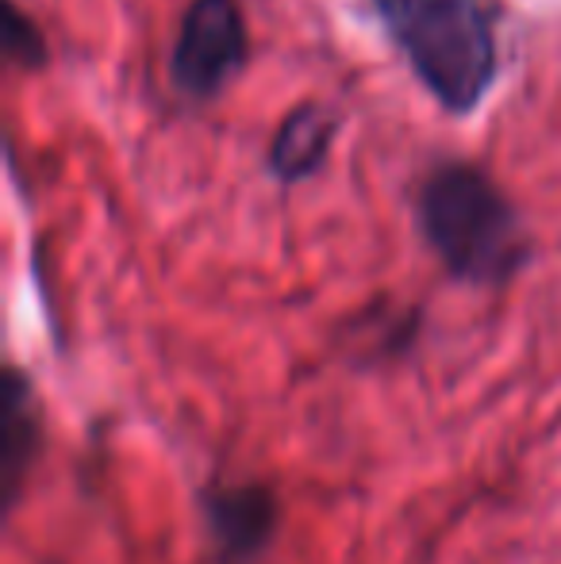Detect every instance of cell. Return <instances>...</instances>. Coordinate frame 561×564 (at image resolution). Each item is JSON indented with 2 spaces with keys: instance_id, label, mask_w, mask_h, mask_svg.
Here are the masks:
<instances>
[{
  "instance_id": "obj_1",
  "label": "cell",
  "mask_w": 561,
  "mask_h": 564,
  "mask_svg": "<svg viewBox=\"0 0 561 564\" xmlns=\"http://www.w3.org/2000/svg\"><path fill=\"white\" fill-rule=\"evenodd\" d=\"M420 227L457 276L493 284L527 258V235L508 196L470 162L439 165L420 188Z\"/></svg>"
},
{
  "instance_id": "obj_3",
  "label": "cell",
  "mask_w": 561,
  "mask_h": 564,
  "mask_svg": "<svg viewBox=\"0 0 561 564\" xmlns=\"http://www.w3.org/2000/svg\"><path fill=\"white\" fill-rule=\"evenodd\" d=\"M247 62L239 0H188L173 39L170 74L185 97H216Z\"/></svg>"
},
{
  "instance_id": "obj_7",
  "label": "cell",
  "mask_w": 561,
  "mask_h": 564,
  "mask_svg": "<svg viewBox=\"0 0 561 564\" xmlns=\"http://www.w3.org/2000/svg\"><path fill=\"white\" fill-rule=\"evenodd\" d=\"M4 15H8V23H4L8 58L23 62V66H31V62H43L46 46H43V35L35 31V23H31L28 15H20V8H15V4H8Z\"/></svg>"
},
{
  "instance_id": "obj_6",
  "label": "cell",
  "mask_w": 561,
  "mask_h": 564,
  "mask_svg": "<svg viewBox=\"0 0 561 564\" xmlns=\"http://www.w3.org/2000/svg\"><path fill=\"white\" fill-rule=\"evenodd\" d=\"M35 403H31V384L23 372H8L4 388V431H0V453H4V480L8 499H15V484H20L23 468L31 465V449H35L39 426H35Z\"/></svg>"
},
{
  "instance_id": "obj_4",
  "label": "cell",
  "mask_w": 561,
  "mask_h": 564,
  "mask_svg": "<svg viewBox=\"0 0 561 564\" xmlns=\"http://www.w3.org/2000/svg\"><path fill=\"white\" fill-rule=\"evenodd\" d=\"M273 519H278V507H273L270 491L235 488L216 491L212 499V530L227 557H250L255 550H262L270 542Z\"/></svg>"
},
{
  "instance_id": "obj_5",
  "label": "cell",
  "mask_w": 561,
  "mask_h": 564,
  "mask_svg": "<svg viewBox=\"0 0 561 564\" xmlns=\"http://www.w3.org/2000/svg\"><path fill=\"white\" fill-rule=\"evenodd\" d=\"M331 134H335V116L320 105H304L284 116V123L273 134L270 147V170L281 181H300L327 158Z\"/></svg>"
},
{
  "instance_id": "obj_2",
  "label": "cell",
  "mask_w": 561,
  "mask_h": 564,
  "mask_svg": "<svg viewBox=\"0 0 561 564\" xmlns=\"http://www.w3.org/2000/svg\"><path fill=\"white\" fill-rule=\"evenodd\" d=\"M385 31L450 112H470L496 77V28L485 0H374Z\"/></svg>"
}]
</instances>
